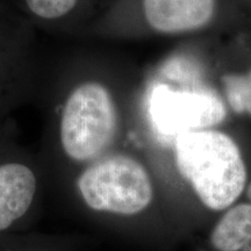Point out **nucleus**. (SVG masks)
<instances>
[{"label":"nucleus","instance_id":"f257e3e1","mask_svg":"<svg viewBox=\"0 0 251 251\" xmlns=\"http://www.w3.org/2000/svg\"><path fill=\"white\" fill-rule=\"evenodd\" d=\"M42 114L37 151L49 186L120 148L122 96L101 64L78 47L47 55L34 103Z\"/></svg>","mask_w":251,"mask_h":251},{"label":"nucleus","instance_id":"9b49d317","mask_svg":"<svg viewBox=\"0 0 251 251\" xmlns=\"http://www.w3.org/2000/svg\"><path fill=\"white\" fill-rule=\"evenodd\" d=\"M222 83L230 108L237 114L251 115V70L246 75H226Z\"/></svg>","mask_w":251,"mask_h":251},{"label":"nucleus","instance_id":"f8f14e48","mask_svg":"<svg viewBox=\"0 0 251 251\" xmlns=\"http://www.w3.org/2000/svg\"><path fill=\"white\" fill-rule=\"evenodd\" d=\"M244 196H246L247 201L251 202V180H249V183L247 185L246 191H244Z\"/></svg>","mask_w":251,"mask_h":251},{"label":"nucleus","instance_id":"9d476101","mask_svg":"<svg viewBox=\"0 0 251 251\" xmlns=\"http://www.w3.org/2000/svg\"><path fill=\"white\" fill-rule=\"evenodd\" d=\"M79 241L71 235H47L29 231L0 236V251H78Z\"/></svg>","mask_w":251,"mask_h":251},{"label":"nucleus","instance_id":"1a4fd4ad","mask_svg":"<svg viewBox=\"0 0 251 251\" xmlns=\"http://www.w3.org/2000/svg\"><path fill=\"white\" fill-rule=\"evenodd\" d=\"M208 251H251V202L241 201L222 212L207 231Z\"/></svg>","mask_w":251,"mask_h":251},{"label":"nucleus","instance_id":"0eeeda50","mask_svg":"<svg viewBox=\"0 0 251 251\" xmlns=\"http://www.w3.org/2000/svg\"><path fill=\"white\" fill-rule=\"evenodd\" d=\"M99 0H14L18 11L41 33L75 40L94 21Z\"/></svg>","mask_w":251,"mask_h":251},{"label":"nucleus","instance_id":"20e7f679","mask_svg":"<svg viewBox=\"0 0 251 251\" xmlns=\"http://www.w3.org/2000/svg\"><path fill=\"white\" fill-rule=\"evenodd\" d=\"M45 58L39 31L14 0H0V124L11 120L19 108L35 103Z\"/></svg>","mask_w":251,"mask_h":251},{"label":"nucleus","instance_id":"f03ea898","mask_svg":"<svg viewBox=\"0 0 251 251\" xmlns=\"http://www.w3.org/2000/svg\"><path fill=\"white\" fill-rule=\"evenodd\" d=\"M54 187L74 211L111 230L148 241L168 234L155 219L157 186L151 169L128 150L107 153Z\"/></svg>","mask_w":251,"mask_h":251},{"label":"nucleus","instance_id":"423d86ee","mask_svg":"<svg viewBox=\"0 0 251 251\" xmlns=\"http://www.w3.org/2000/svg\"><path fill=\"white\" fill-rule=\"evenodd\" d=\"M146 107L155 133L174 139L211 129L226 117L225 105L214 94L176 91L162 84L153 85L147 94Z\"/></svg>","mask_w":251,"mask_h":251},{"label":"nucleus","instance_id":"39448f33","mask_svg":"<svg viewBox=\"0 0 251 251\" xmlns=\"http://www.w3.org/2000/svg\"><path fill=\"white\" fill-rule=\"evenodd\" d=\"M48 188L37 152L18 142L14 124H0V236L27 231Z\"/></svg>","mask_w":251,"mask_h":251},{"label":"nucleus","instance_id":"6e6552de","mask_svg":"<svg viewBox=\"0 0 251 251\" xmlns=\"http://www.w3.org/2000/svg\"><path fill=\"white\" fill-rule=\"evenodd\" d=\"M144 26L159 34H177L205 27L215 13V0H139Z\"/></svg>","mask_w":251,"mask_h":251},{"label":"nucleus","instance_id":"7ed1b4c3","mask_svg":"<svg viewBox=\"0 0 251 251\" xmlns=\"http://www.w3.org/2000/svg\"><path fill=\"white\" fill-rule=\"evenodd\" d=\"M175 168L206 211L221 214L241 200L249 183L237 143L218 129H203L174 141Z\"/></svg>","mask_w":251,"mask_h":251}]
</instances>
